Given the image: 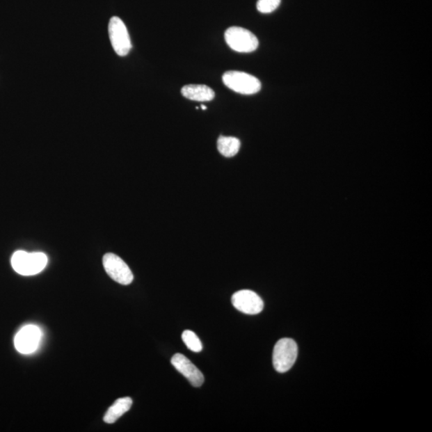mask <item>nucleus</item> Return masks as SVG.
Listing matches in <instances>:
<instances>
[{"mask_svg": "<svg viewBox=\"0 0 432 432\" xmlns=\"http://www.w3.org/2000/svg\"><path fill=\"white\" fill-rule=\"evenodd\" d=\"M47 264V255L41 253H29L18 250L13 255V269L19 275H34L45 269Z\"/></svg>", "mask_w": 432, "mask_h": 432, "instance_id": "1", "label": "nucleus"}, {"mask_svg": "<svg viewBox=\"0 0 432 432\" xmlns=\"http://www.w3.org/2000/svg\"><path fill=\"white\" fill-rule=\"evenodd\" d=\"M298 355V346L295 340L289 338L281 339L275 345L273 351V366L280 373H285L294 365Z\"/></svg>", "mask_w": 432, "mask_h": 432, "instance_id": "2", "label": "nucleus"}, {"mask_svg": "<svg viewBox=\"0 0 432 432\" xmlns=\"http://www.w3.org/2000/svg\"><path fill=\"white\" fill-rule=\"evenodd\" d=\"M223 81L228 88L239 94L253 95L261 90V83L257 78L242 72H227L223 76Z\"/></svg>", "mask_w": 432, "mask_h": 432, "instance_id": "3", "label": "nucleus"}, {"mask_svg": "<svg viewBox=\"0 0 432 432\" xmlns=\"http://www.w3.org/2000/svg\"><path fill=\"white\" fill-rule=\"evenodd\" d=\"M225 40L232 50L240 53H250L257 49L259 40L253 32L232 26L225 31Z\"/></svg>", "mask_w": 432, "mask_h": 432, "instance_id": "4", "label": "nucleus"}, {"mask_svg": "<svg viewBox=\"0 0 432 432\" xmlns=\"http://www.w3.org/2000/svg\"><path fill=\"white\" fill-rule=\"evenodd\" d=\"M111 44L116 54L126 56L131 49L129 33L124 22L119 17H112L109 25Z\"/></svg>", "mask_w": 432, "mask_h": 432, "instance_id": "5", "label": "nucleus"}, {"mask_svg": "<svg viewBox=\"0 0 432 432\" xmlns=\"http://www.w3.org/2000/svg\"><path fill=\"white\" fill-rule=\"evenodd\" d=\"M103 264L111 278L122 285H130L134 279L129 266L118 255L113 253L104 255Z\"/></svg>", "mask_w": 432, "mask_h": 432, "instance_id": "6", "label": "nucleus"}, {"mask_svg": "<svg viewBox=\"0 0 432 432\" xmlns=\"http://www.w3.org/2000/svg\"><path fill=\"white\" fill-rule=\"evenodd\" d=\"M232 303L238 311L247 314H257L263 311L264 301L255 292L239 291L232 296Z\"/></svg>", "mask_w": 432, "mask_h": 432, "instance_id": "7", "label": "nucleus"}, {"mask_svg": "<svg viewBox=\"0 0 432 432\" xmlns=\"http://www.w3.org/2000/svg\"><path fill=\"white\" fill-rule=\"evenodd\" d=\"M40 329L35 325H26L21 328L15 338L16 350L22 354H31L40 344L41 339Z\"/></svg>", "mask_w": 432, "mask_h": 432, "instance_id": "8", "label": "nucleus"}, {"mask_svg": "<svg viewBox=\"0 0 432 432\" xmlns=\"http://www.w3.org/2000/svg\"><path fill=\"white\" fill-rule=\"evenodd\" d=\"M170 362L176 370L188 378L192 386L199 387L204 383L205 376L184 355H174Z\"/></svg>", "mask_w": 432, "mask_h": 432, "instance_id": "9", "label": "nucleus"}, {"mask_svg": "<svg viewBox=\"0 0 432 432\" xmlns=\"http://www.w3.org/2000/svg\"><path fill=\"white\" fill-rule=\"evenodd\" d=\"M181 93L185 98L193 100L199 101V102H207V101H211L215 98V92L211 88L206 86V85L200 84H191L186 85Z\"/></svg>", "mask_w": 432, "mask_h": 432, "instance_id": "10", "label": "nucleus"}, {"mask_svg": "<svg viewBox=\"0 0 432 432\" xmlns=\"http://www.w3.org/2000/svg\"><path fill=\"white\" fill-rule=\"evenodd\" d=\"M132 406V399L130 397H124L117 399L113 405L108 410L104 415V420L106 424H114L121 416Z\"/></svg>", "mask_w": 432, "mask_h": 432, "instance_id": "11", "label": "nucleus"}, {"mask_svg": "<svg viewBox=\"0 0 432 432\" xmlns=\"http://www.w3.org/2000/svg\"><path fill=\"white\" fill-rule=\"evenodd\" d=\"M240 146L241 143L236 137L222 136L218 138V150L224 157L231 158L237 156Z\"/></svg>", "mask_w": 432, "mask_h": 432, "instance_id": "12", "label": "nucleus"}, {"mask_svg": "<svg viewBox=\"0 0 432 432\" xmlns=\"http://www.w3.org/2000/svg\"><path fill=\"white\" fill-rule=\"evenodd\" d=\"M184 343L188 349L194 352H200L202 349V345L198 336L191 330H186L182 334Z\"/></svg>", "mask_w": 432, "mask_h": 432, "instance_id": "13", "label": "nucleus"}, {"mask_svg": "<svg viewBox=\"0 0 432 432\" xmlns=\"http://www.w3.org/2000/svg\"><path fill=\"white\" fill-rule=\"evenodd\" d=\"M280 3L281 0H258L256 7L259 13L269 14L278 8Z\"/></svg>", "mask_w": 432, "mask_h": 432, "instance_id": "14", "label": "nucleus"}, {"mask_svg": "<svg viewBox=\"0 0 432 432\" xmlns=\"http://www.w3.org/2000/svg\"><path fill=\"white\" fill-rule=\"evenodd\" d=\"M201 109H202V110H207V106H204V105H202V106H201Z\"/></svg>", "mask_w": 432, "mask_h": 432, "instance_id": "15", "label": "nucleus"}]
</instances>
